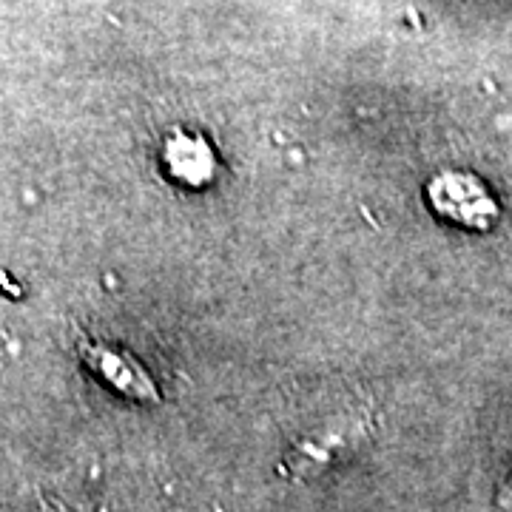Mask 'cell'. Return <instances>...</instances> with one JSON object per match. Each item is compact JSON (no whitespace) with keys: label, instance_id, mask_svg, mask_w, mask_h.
Masks as SVG:
<instances>
[{"label":"cell","instance_id":"7a4b0ae2","mask_svg":"<svg viewBox=\"0 0 512 512\" xmlns=\"http://www.w3.org/2000/svg\"><path fill=\"white\" fill-rule=\"evenodd\" d=\"M80 356L94 376L109 384L114 393L126 396L131 402H160V390L151 373L128 350L114 348L106 342H83Z\"/></svg>","mask_w":512,"mask_h":512},{"label":"cell","instance_id":"277c9868","mask_svg":"<svg viewBox=\"0 0 512 512\" xmlns=\"http://www.w3.org/2000/svg\"><path fill=\"white\" fill-rule=\"evenodd\" d=\"M165 174L183 188H205L214 183L220 160L211 140L191 128H171L160 148Z\"/></svg>","mask_w":512,"mask_h":512},{"label":"cell","instance_id":"3957f363","mask_svg":"<svg viewBox=\"0 0 512 512\" xmlns=\"http://www.w3.org/2000/svg\"><path fill=\"white\" fill-rule=\"evenodd\" d=\"M367 419L365 416H339V419L325 421L322 427H316L305 439L296 444L285 467H291L293 476H308L325 470L336 456L353 450L359 441L365 439Z\"/></svg>","mask_w":512,"mask_h":512},{"label":"cell","instance_id":"5b68a950","mask_svg":"<svg viewBox=\"0 0 512 512\" xmlns=\"http://www.w3.org/2000/svg\"><path fill=\"white\" fill-rule=\"evenodd\" d=\"M498 504L504 507V510H512V478L504 484V490H501V498H498Z\"/></svg>","mask_w":512,"mask_h":512},{"label":"cell","instance_id":"6da1fadb","mask_svg":"<svg viewBox=\"0 0 512 512\" xmlns=\"http://www.w3.org/2000/svg\"><path fill=\"white\" fill-rule=\"evenodd\" d=\"M427 200L439 217L473 231H487L498 220V202L484 180H478L470 171L450 168L436 174L427 183Z\"/></svg>","mask_w":512,"mask_h":512}]
</instances>
